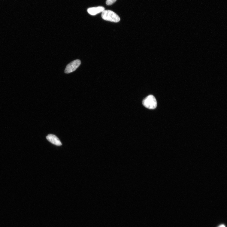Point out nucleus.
I'll return each mask as SVG.
<instances>
[{"instance_id": "1", "label": "nucleus", "mask_w": 227, "mask_h": 227, "mask_svg": "<svg viewBox=\"0 0 227 227\" xmlns=\"http://www.w3.org/2000/svg\"><path fill=\"white\" fill-rule=\"evenodd\" d=\"M101 17L104 20L114 23H118L120 20L118 15L113 11L105 10L102 13Z\"/></svg>"}, {"instance_id": "4", "label": "nucleus", "mask_w": 227, "mask_h": 227, "mask_svg": "<svg viewBox=\"0 0 227 227\" xmlns=\"http://www.w3.org/2000/svg\"><path fill=\"white\" fill-rule=\"evenodd\" d=\"M105 10V8L102 6L90 7L87 9L88 13L92 16H95L99 13H102Z\"/></svg>"}, {"instance_id": "6", "label": "nucleus", "mask_w": 227, "mask_h": 227, "mask_svg": "<svg viewBox=\"0 0 227 227\" xmlns=\"http://www.w3.org/2000/svg\"><path fill=\"white\" fill-rule=\"evenodd\" d=\"M117 0H107L106 4L108 5H110L113 4Z\"/></svg>"}, {"instance_id": "5", "label": "nucleus", "mask_w": 227, "mask_h": 227, "mask_svg": "<svg viewBox=\"0 0 227 227\" xmlns=\"http://www.w3.org/2000/svg\"><path fill=\"white\" fill-rule=\"evenodd\" d=\"M47 140L51 143L57 146H61L62 145L59 139L55 135L50 134L47 136Z\"/></svg>"}, {"instance_id": "2", "label": "nucleus", "mask_w": 227, "mask_h": 227, "mask_svg": "<svg viewBox=\"0 0 227 227\" xmlns=\"http://www.w3.org/2000/svg\"><path fill=\"white\" fill-rule=\"evenodd\" d=\"M142 103L144 107L150 109H154L157 106L156 99L155 97L152 95H150L145 98Z\"/></svg>"}, {"instance_id": "3", "label": "nucleus", "mask_w": 227, "mask_h": 227, "mask_svg": "<svg viewBox=\"0 0 227 227\" xmlns=\"http://www.w3.org/2000/svg\"><path fill=\"white\" fill-rule=\"evenodd\" d=\"M81 64V61L80 60L77 59L74 61L67 66L65 70V73H70L75 71Z\"/></svg>"}, {"instance_id": "7", "label": "nucleus", "mask_w": 227, "mask_h": 227, "mask_svg": "<svg viewBox=\"0 0 227 227\" xmlns=\"http://www.w3.org/2000/svg\"><path fill=\"white\" fill-rule=\"evenodd\" d=\"M218 227H226L224 225H220L219 226H218Z\"/></svg>"}]
</instances>
